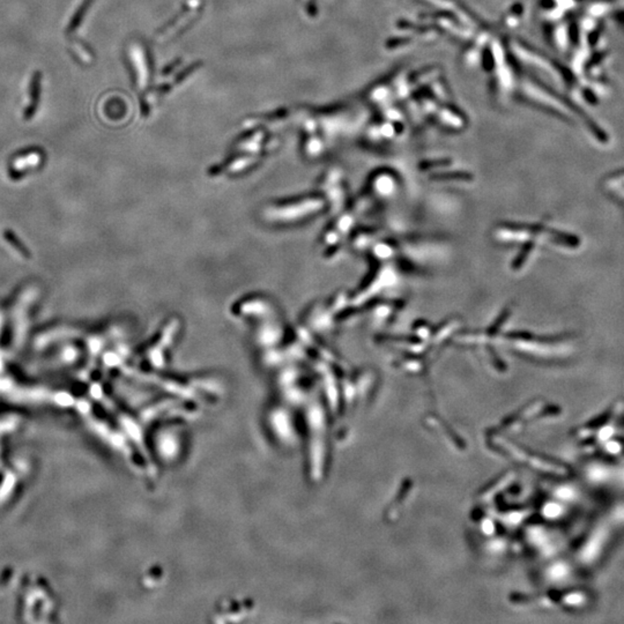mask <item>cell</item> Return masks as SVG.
<instances>
[{
	"instance_id": "1",
	"label": "cell",
	"mask_w": 624,
	"mask_h": 624,
	"mask_svg": "<svg viewBox=\"0 0 624 624\" xmlns=\"http://www.w3.org/2000/svg\"><path fill=\"white\" fill-rule=\"evenodd\" d=\"M611 194L624 207V187H622V190H611Z\"/></svg>"
}]
</instances>
